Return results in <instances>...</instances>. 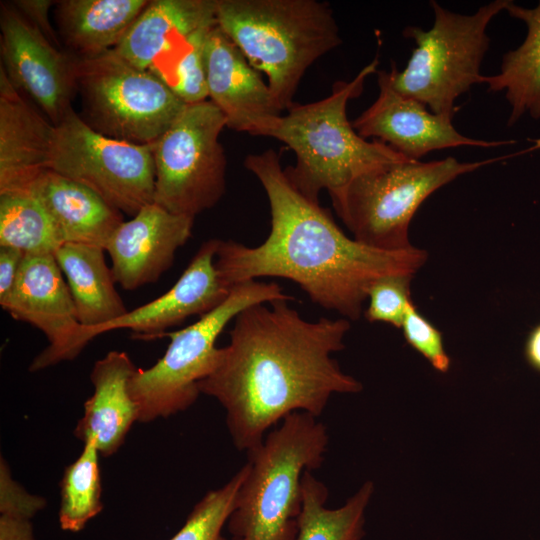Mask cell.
Instances as JSON below:
<instances>
[{
  "mask_svg": "<svg viewBox=\"0 0 540 540\" xmlns=\"http://www.w3.org/2000/svg\"><path fill=\"white\" fill-rule=\"evenodd\" d=\"M288 302L279 299L241 311L214 370L199 383L200 393L224 408L228 432L240 451L259 445L288 415L319 417L333 394L362 390L332 357L344 349L349 320L310 322Z\"/></svg>",
  "mask_w": 540,
  "mask_h": 540,
  "instance_id": "obj_1",
  "label": "cell"
},
{
  "mask_svg": "<svg viewBox=\"0 0 540 540\" xmlns=\"http://www.w3.org/2000/svg\"><path fill=\"white\" fill-rule=\"evenodd\" d=\"M244 167L267 194L271 230L256 247L220 240L215 267L227 289L258 277L286 278L315 304L357 320L374 281L390 274L415 275L426 263L427 252L415 246L387 251L348 237L329 210L296 188L275 150L248 155Z\"/></svg>",
  "mask_w": 540,
  "mask_h": 540,
  "instance_id": "obj_2",
  "label": "cell"
},
{
  "mask_svg": "<svg viewBox=\"0 0 540 540\" xmlns=\"http://www.w3.org/2000/svg\"><path fill=\"white\" fill-rule=\"evenodd\" d=\"M377 58L351 81H337L329 96L308 104H293L286 115L272 118L261 136L285 143L296 155L289 179L306 197L319 201L326 189L339 195L358 177L411 161L383 142L361 137L349 122L347 104L363 91L366 78L376 73Z\"/></svg>",
  "mask_w": 540,
  "mask_h": 540,
  "instance_id": "obj_3",
  "label": "cell"
},
{
  "mask_svg": "<svg viewBox=\"0 0 540 540\" xmlns=\"http://www.w3.org/2000/svg\"><path fill=\"white\" fill-rule=\"evenodd\" d=\"M294 412L247 451V472L227 521L231 540H296L303 506L302 478L327 451L326 426Z\"/></svg>",
  "mask_w": 540,
  "mask_h": 540,
  "instance_id": "obj_4",
  "label": "cell"
},
{
  "mask_svg": "<svg viewBox=\"0 0 540 540\" xmlns=\"http://www.w3.org/2000/svg\"><path fill=\"white\" fill-rule=\"evenodd\" d=\"M218 27L258 72L283 110L306 70L342 43L333 10L317 0H216Z\"/></svg>",
  "mask_w": 540,
  "mask_h": 540,
  "instance_id": "obj_5",
  "label": "cell"
},
{
  "mask_svg": "<svg viewBox=\"0 0 540 540\" xmlns=\"http://www.w3.org/2000/svg\"><path fill=\"white\" fill-rule=\"evenodd\" d=\"M511 0H495L466 15L443 8L432 0L430 29L408 26L406 38L416 46L403 70L392 62L389 78L401 95L424 104L431 112L453 119L456 99L475 84H483L481 63L489 49L487 27Z\"/></svg>",
  "mask_w": 540,
  "mask_h": 540,
  "instance_id": "obj_6",
  "label": "cell"
},
{
  "mask_svg": "<svg viewBox=\"0 0 540 540\" xmlns=\"http://www.w3.org/2000/svg\"><path fill=\"white\" fill-rule=\"evenodd\" d=\"M279 299L293 298L276 282L247 281L232 287L219 306L193 324L162 334L170 338L164 355L148 369L137 368L130 380L138 422L150 423L191 407L201 394L199 383L217 364L216 340L226 325L251 305Z\"/></svg>",
  "mask_w": 540,
  "mask_h": 540,
  "instance_id": "obj_7",
  "label": "cell"
},
{
  "mask_svg": "<svg viewBox=\"0 0 540 540\" xmlns=\"http://www.w3.org/2000/svg\"><path fill=\"white\" fill-rule=\"evenodd\" d=\"M521 153L476 162L448 157L391 165L358 177L331 198L332 204L358 242L380 250H404L413 246L411 220L432 193L463 174Z\"/></svg>",
  "mask_w": 540,
  "mask_h": 540,
  "instance_id": "obj_8",
  "label": "cell"
},
{
  "mask_svg": "<svg viewBox=\"0 0 540 540\" xmlns=\"http://www.w3.org/2000/svg\"><path fill=\"white\" fill-rule=\"evenodd\" d=\"M76 88L87 125L135 144L155 143L187 105L165 81L114 50L76 58Z\"/></svg>",
  "mask_w": 540,
  "mask_h": 540,
  "instance_id": "obj_9",
  "label": "cell"
},
{
  "mask_svg": "<svg viewBox=\"0 0 540 540\" xmlns=\"http://www.w3.org/2000/svg\"><path fill=\"white\" fill-rule=\"evenodd\" d=\"M223 113L209 100L187 104L152 144L154 203L195 218L215 206L226 189V157L219 136Z\"/></svg>",
  "mask_w": 540,
  "mask_h": 540,
  "instance_id": "obj_10",
  "label": "cell"
},
{
  "mask_svg": "<svg viewBox=\"0 0 540 540\" xmlns=\"http://www.w3.org/2000/svg\"><path fill=\"white\" fill-rule=\"evenodd\" d=\"M49 170L85 185L127 215L154 202L152 144L107 137L74 110L55 125Z\"/></svg>",
  "mask_w": 540,
  "mask_h": 540,
  "instance_id": "obj_11",
  "label": "cell"
},
{
  "mask_svg": "<svg viewBox=\"0 0 540 540\" xmlns=\"http://www.w3.org/2000/svg\"><path fill=\"white\" fill-rule=\"evenodd\" d=\"M1 67L53 125L72 111L76 58L62 52L27 20L13 3L0 6Z\"/></svg>",
  "mask_w": 540,
  "mask_h": 540,
  "instance_id": "obj_12",
  "label": "cell"
},
{
  "mask_svg": "<svg viewBox=\"0 0 540 540\" xmlns=\"http://www.w3.org/2000/svg\"><path fill=\"white\" fill-rule=\"evenodd\" d=\"M0 305L14 319L39 329L48 340L31 362L30 372L73 360L84 349L82 326L54 255H26L11 294Z\"/></svg>",
  "mask_w": 540,
  "mask_h": 540,
  "instance_id": "obj_13",
  "label": "cell"
},
{
  "mask_svg": "<svg viewBox=\"0 0 540 540\" xmlns=\"http://www.w3.org/2000/svg\"><path fill=\"white\" fill-rule=\"evenodd\" d=\"M377 99L352 125L365 138L385 143L410 160L446 148L474 146L492 148L515 143L513 140H481L459 133L452 119L434 114L421 102L403 96L391 85L389 72L378 70Z\"/></svg>",
  "mask_w": 540,
  "mask_h": 540,
  "instance_id": "obj_14",
  "label": "cell"
},
{
  "mask_svg": "<svg viewBox=\"0 0 540 540\" xmlns=\"http://www.w3.org/2000/svg\"><path fill=\"white\" fill-rule=\"evenodd\" d=\"M217 25L216 0H152L113 50L165 81L194 43Z\"/></svg>",
  "mask_w": 540,
  "mask_h": 540,
  "instance_id": "obj_15",
  "label": "cell"
},
{
  "mask_svg": "<svg viewBox=\"0 0 540 540\" xmlns=\"http://www.w3.org/2000/svg\"><path fill=\"white\" fill-rule=\"evenodd\" d=\"M194 219L153 202L123 221L105 247L116 283L135 290L156 282L172 266L176 251L190 239Z\"/></svg>",
  "mask_w": 540,
  "mask_h": 540,
  "instance_id": "obj_16",
  "label": "cell"
},
{
  "mask_svg": "<svg viewBox=\"0 0 540 540\" xmlns=\"http://www.w3.org/2000/svg\"><path fill=\"white\" fill-rule=\"evenodd\" d=\"M204 60L207 95L223 113L226 127L261 136L281 109L268 84L218 25L207 36Z\"/></svg>",
  "mask_w": 540,
  "mask_h": 540,
  "instance_id": "obj_17",
  "label": "cell"
},
{
  "mask_svg": "<svg viewBox=\"0 0 540 540\" xmlns=\"http://www.w3.org/2000/svg\"><path fill=\"white\" fill-rule=\"evenodd\" d=\"M219 242V239H209L203 243L167 292L92 330L89 341L117 329H129L138 339H156L188 317H200L219 306L231 291L222 285L215 267Z\"/></svg>",
  "mask_w": 540,
  "mask_h": 540,
  "instance_id": "obj_18",
  "label": "cell"
},
{
  "mask_svg": "<svg viewBox=\"0 0 540 540\" xmlns=\"http://www.w3.org/2000/svg\"><path fill=\"white\" fill-rule=\"evenodd\" d=\"M54 134L0 67V193L28 190L49 170Z\"/></svg>",
  "mask_w": 540,
  "mask_h": 540,
  "instance_id": "obj_19",
  "label": "cell"
},
{
  "mask_svg": "<svg viewBox=\"0 0 540 540\" xmlns=\"http://www.w3.org/2000/svg\"><path fill=\"white\" fill-rule=\"evenodd\" d=\"M136 370L129 355L117 350L109 351L92 367L94 391L84 403L74 435L83 442L93 438L103 457L115 454L138 422V408L129 388Z\"/></svg>",
  "mask_w": 540,
  "mask_h": 540,
  "instance_id": "obj_20",
  "label": "cell"
},
{
  "mask_svg": "<svg viewBox=\"0 0 540 540\" xmlns=\"http://www.w3.org/2000/svg\"><path fill=\"white\" fill-rule=\"evenodd\" d=\"M43 203L64 243L105 249L124 221L122 213L93 190L54 171L44 172L28 189Z\"/></svg>",
  "mask_w": 540,
  "mask_h": 540,
  "instance_id": "obj_21",
  "label": "cell"
},
{
  "mask_svg": "<svg viewBox=\"0 0 540 540\" xmlns=\"http://www.w3.org/2000/svg\"><path fill=\"white\" fill-rule=\"evenodd\" d=\"M99 246L64 243L54 254L68 285L82 326L80 342L83 348L90 342L89 333L128 312L115 288V279Z\"/></svg>",
  "mask_w": 540,
  "mask_h": 540,
  "instance_id": "obj_22",
  "label": "cell"
},
{
  "mask_svg": "<svg viewBox=\"0 0 540 540\" xmlns=\"http://www.w3.org/2000/svg\"><path fill=\"white\" fill-rule=\"evenodd\" d=\"M60 37L77 59L113 50L148 5L147 0H62L56 2Z\"/></svg>",
  "mask_w": 540,
  "mask_h": 540,
  "instance_id": "obj_23",
  "label": "cell"
},
{
  "mask_svg": "<svg viewBox=\"0 0 540 540\" xmlns=\"http://www.w3.org/2000/svg\"><path fill=\"white\" fill-rule=\"evenodd\" d=\"M505 10L526 24L527 34L519 47L503 55L497 74L484 76L483 84L488 92L505 91L512 126L527 112L533 119L540 118V1L535 8L510 1Z\"/></svg>",
  "mask_w": 540,
  "mask_h": 540,
  "instance_id": "obj_24",
  "label": "cell"
},
{
  "mask_svg": "<svg viewBox=\"0 0 540 540\" xmlns=\"http://www.w3.org/2000/svg\"><path fill=\"white\" fill-rule=\"evenodd\" d=\"M373 492V482L366 481L341 507L328 508L327 487L312 471H305L302 478L303 506L296 540H361L365 510Z\"/></svg>",
  "mask_w": 540,
  "mask_h": 540,
  "instance_id": "obj_25",
  "label": "cell"
},
{
  "mask_svg": "<svg viewBox=\"0 0 540 540\" xmlns=\"http://www.w3.org/2000/svg\"><path fill=\"white\" fill-rule=\"evenodd\" d=\"M63 244L52 216L30 190L0 193V246L54 255Z\"/></svg>",
  "mask_w": 540,
  "mask_h": 540,
  "instance_id": "obj_26",
  "label": "cell"
},
{
  "mask_svg": "<svg viewBox=\"0 0 540 540\" xmlns=\"http://www.w3.org/2000/svg\"><path fill=\"white\" fill-rule=\"evenodd\" d=\"M78 458L66 466L60 482L59 525L79 532L103 509L99 451L93 438L84 442Z\"/></svg>",
  "mask_w": 540,
  "mask_h": 540,
  "instance_id": "obj_27",
  "label": "cell"
},
{
  "mask_svg": "<svg viewBox=\"0 0 540 540\" xmlns=\"http://www.w3.org/2000/svg\"><path fill=\"white\" fill-rule=\"evenodd\" d=\"M246 463L221 487L208 491L193 507L184 525L170 540H227V524L246 475Z\"/></svg>",
  "mask_w": 540,
  "mask_h": 540,
  "instance_id": "obj_28",
  "label": "cell"
},
{
  "mask_svg": "<svg viewBox=\"0 0 540 540\" xmlns=\"http://www.w3.org/2000/svg\"><path fill=\"white\" fill-rule=\"evenodd\" d=\"M412 274L383 276L370 286L365 317L369 322H384L401 328L411 303Z\"/></svg>",
  "mask_w": 540,
  "mask_h": 540,
  "instance_id": "obj_29",
  "label": "cell"
},
{
  "mask_svg": "<svg viewBox=\"0 0 540 540\" xmlns=\"http://www.w3.org/2000/svg\"><path fill=\"white\" fill-rule=\"evenodd\" d=\"M406 342L420 353L440 373H447L451 359L447 354L442 333L411 303L400 328Z\"/></svg>",
  "mask_w": 540,
  "mask_h": 540,
  "instance_id": "obj_30",
  "label": "cell"
},
{
  "mask_svg": "<svg viewBox=\"0 0 540 540\" xmlns=\"http://www.w3.org/2000/svg\"><path fill=\"white\" fill-rule=\"evenodd\" d=\"M21 14L36 26L43 35L59 48V40L50 25L48 12L53 5L50 0H17L12 2Z\"/></svg>",
  "mask_w": 540,
  "mask_h": 540,
  "instance_id": "obj_31",
  "label": "cell"
},
{
  "mask_svg": "<svg viewBox=\"0 0 540 540\" xmlns=\"http://www.w3.org/2000/svg\"><path fill=\"white\" fill-rule=\"evenodd\" d=\"M25 256L18 249L0 246V303L5 301L11 294Z\"/></svg>",
  "mask_w": 540,
  "mask_h": 540,
  "instance_id": "obj_32",
  "label": "cell"
},
{
  "mask_svg": "<svg viewBox=\"0 0 540 540\" xmlns=\"http://www.w3.org/2000/svg\"><path fill=\"white\" fill-rule=\"evenodd\" d=\"M31 519L19 511L0 512V540H35Z\"/></svg>",
  "mask_w": 540,
  "mask_h": 540,
  "instance_id": "obj_33",
  "label": "cell"
},
{
  "mask_svg": "<svg viewBox=\"0 0 540 540\" xmlns=\"http://www.w3.org/2000/svg\"><path fill=\"white\" fill-rule=\"evenodd\" d=\"M524 355L528 364L540 372V324L529 333L525 342Z\"/></svg>",
  "mask_w": 540,
  "mask_h": 540,
  "instance_id": "obj_34",
  "label": "cell"
}]
</instances>
